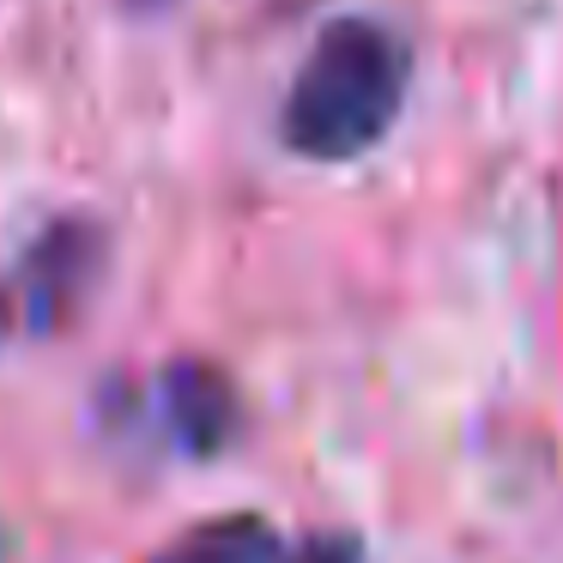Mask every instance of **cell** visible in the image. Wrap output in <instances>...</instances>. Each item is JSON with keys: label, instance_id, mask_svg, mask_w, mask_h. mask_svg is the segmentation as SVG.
<instances>
[{"label": "cell", "instance_id": "cell-1", "mask_svg": "<svg viewBox=\"0 0 563 563\" xmlns=\"http://www.w3.org/2000/svg\"><path fill=\"white\" fill-rule=\"evenodd\" d=\"M406 103V43L376 19H333L285 98V140L303 158H357Z\"/></svg>", "mask_w": 563, "mask_h": 563}, {"label": "cell", "instance_id": "cell-2", "mask_svg": "<svg viewBox=\"0 0 563 563\" xmlns=\"http://www.w3.org/2000/svg\"><path fill=\"white\" fill-rule=\"evenodd\" d=\"M164 406H170L176 442L195 449V454L224 449L231 430H236V394H231V382L207 364H176L170 376H164Z\"/></svg>", "mask_w": 563, "mask_h": 563}, {"label": "cell", "instance_id": "cell-3", "mask_svg": "<svg viewBox=\"0 0 563 563\" xmlns=\"http://www.w3.org/2000/svg\"><path fill=\"white\" fill-rule=\"evenodd\" d=\"M86 261H98V236L86 231V224H62V231H49L37 243V255H31L25 279H31V316L37 321H55L67 303H74V291L86 285Z\"/></svg>", "mask_w": 563, "mask_h": 563}, {"label": "cell", "instance_id": "cell-4", "mask_svg": "<svg viewBox=\"0 0 563 563\" xmlns=\"http://www.w3.org/2000/svg\"><path fill=\"white\" fill-rule=\"evenodd\" d=\"M152 563H291L267 521L255 515H224V521H207L195 533H183L176 545H164Z\"/></svg>", "mask_w": 563, "mask_h": 563}, {"label": "cell", "instance_id": "cell-5", "mask_svg": "<svg viewBox=\"0 0 563 563\" xmlns=\"http://www.w3.org/2000/svg\"><path fill=\"white\" fill-rule=\"evenodd\" d=\"M303 563H357V545L352 539H316V545L303 551Z\"/></svg>", "mask_w": 563, "mask_h": 563}]
</instances>
